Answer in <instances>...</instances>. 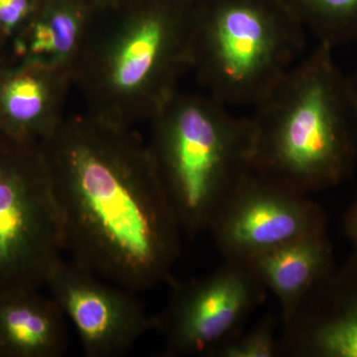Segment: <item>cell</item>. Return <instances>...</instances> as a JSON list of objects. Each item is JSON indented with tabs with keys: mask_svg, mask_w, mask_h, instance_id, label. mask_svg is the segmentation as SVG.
<instances>
[{
	"mask_svg": "<svg viewBox=\"0 0 357 357\" xmlns=\"http://www.w3.org/2000/svg\"><path fill=\"white\" fill-rule=\"evenodd\" d=\"M277 326V319L272 314H268L250 330L246 332L241 331L222 344L213 357L280 356Z\"/></svg>",
	"mask_w": 357,
	"mask_h": 357,
	"instance_id": "obj_16",
	"label": "cell"
},
{
	"mask_svg": "<svg viewBox=\"0 0 357 357\" xmlns=\"http://www.w3.org/2000/svg\"><path fill=\"white\" fill-rule=\"evenodd\" d=\"M333 51L319 43L248 117L252 170L307 196L342 184L357 164V98Z\"/></svg>",
	"mask_w": 357,
	"mask_h": 357,
	"instance_id": "obj_3",
	"label": "cell"
},
{
	"mask_svg": "<svg viewBox=\"0 0 357 357\" xmlns=\"http://www.w3.org/2000/svg\"><path fill=\"white\" fill-rule=\"evenodd\" d=\"M67 317L40 290L0 295V357H60L68 349Z\"/></svg>",
	"mask_w": 357,
	"mask_h": 357,
	"instance_id": "obj_13",
	"label": "cell"
},
{
	"mask_svg": "<svg viewBox=\"0 0 357 357\" xmlns=\"http://www.w3.org/2000/svg\"><path fill=\"white\" fill-rule=\"evenodd\" d=\"M245 262L278 300L281 321L337 266L328 230L291 241Z\"/></svg>",
	"mask_w": 357,
	"mask_h": 357,
	"instance_id": "obj_12",
	"label": "cell"
},
{
	"mask_svg": "<svg viewBox=\"0 0 357 357\" xmlns=\"http://www.w3.org/2000/svg\"><path fill=\"white\" fill-rule=\"evenodd\" d=\"M64 251L40 142L0 132V295L45 287Z\"/></svg>",
	"mask_w": 357,
	"mask_h": 357,
	"instance_id": "obj_6",
	"label": "cell"
},
{
	"mask_svg": "<svg viewBox=\"0 0 357 357\" xmlns=\"http://www.w3.org/2000/svg\"><path fill=\"white\" fill-rule=\"evenodd\" d=\"M349 79H351L352 89H354V93H356L357 98V68L354 70V74L349 75Z\"/></svg>",
	"mask_w": 357,
	"mask_h": 357,
	"instance_id": "obj_21",
	"label": "cell"
},
{
	"mask_svg": "<svg viewBox=\"0 0 357 357\" xmlns=\"http://www.w3.org/2000/svg\"><path fill=\"white\" fill-rule=\"evenodd\" d=\"M319 44L357 42V0H282Z\"/></svg>",
	"mask_w": 357,
	"mask_h": 357,
	"instance_id": "obj_15",
	"label": "cell"
},
{
	"mask_svg": "<svg viewBox=\"0 0 357 357\" xmlns=\"http://www.w3.org/2000/svg\"><path fill=\"white\" fill-rule=\"evenodd\" d=\"M189 1H191L192 3H194V2L199 1V0H189Z\"/></svg>",
	"mask_w": 357,
	"mask_h": 357,
	"instance_id": "obj_22",
	"label": "cell"
},
{
	"mask_svg": "<svg viewBox=\"0 0 357 357\" xmlns=\"http://www.w3.org/2000/svg\"><path fill=\"white\" fill-rule=\"evenodd\" d=\"M91 13L79 0H42L31 22L11 41V61L34 59L70 69Z\"/></svg>",
	"mask_w": 357,
	"mask_h": 357,
	"instance_id": "obj_14",
	"label": "cell"
},
{
	"mask_svg": "<svg viewBox=\"0 0 357 357\" xmlns=\"http://www.w3.org/2000/svg\"><path fill=\"white\" fill-rule=\"evenodd\" d=\"M281 323L280 356L357 357V250Z\"/></svg>",
	"mask_w": 357,
	"mask_h": 357,
	"instance_id": "obj_10",
	"label": "cell"
},
{
	"mask_svg": "<svg viewBox=\"0 0 357 357\" xmlns=\"http://www.w3.org/2000/svg\"><path fill=\"white\" fill-rule=\"evenodd\" d=\"M70 70L34 59L0 66V132L41 142L63 119Z\"/></svg>",
	"mask_w": 357,
	"mask_h": 357,
	"instance_id": "obj_11",
	"label": "cell"
},
{
	"mask_svg": "<svg viewBox=\"0 0 357 357\" xmlns=\"http://www.w3.org/2000/svg\"><path fill=\"white\" fill-rule=\"evenodd\" d=\"M305 31L282 0H199L191 70L218 102L255 107L304 57Z\"/></svg>",
	"mask_w": 357,
	"mask_h": 357,
	"instance_id": "obj_5",
	"label": "cell"
},
{
	"mask_svg": "<svg viewBox=\"0 0 357 357\" xmlns=\"http://www.w3.org/2000/svg\"><path fill=\"white\" fill-rule=\"evenodd\" d=\"M42 0H0V29L13 41L24 31L38 11Z\"/></svg>",
	"mask_w": 357,
	"mask_h": 357,
	"instance_id": "obj_17",
	"label": "cell"
},
{
	"mask_svg": "<svg viewBox=\"0 0 357 357\" xmlns=\"http://www.w3.org/2000/svg\"><path fill=\"white\" fill-rule=\"evenodd\" d=\"M148 149L182 231L196 236L251 170L248 117L178 89L149 119Z\"/></svg>",
	"mask_w": 357,
	"mask_h": 357,
	"instance_id": "obj_4",
	"label": "cell"
},
{
	"mask_svg": "<svg viewBox=\"0 0 357 357\" xmlns=\"http://www.w3.org/2000/svg\"><path fill=\"white\" fill-rule=\"evenodd\" d=\"M45 287L76 328L88 357H119L155 330L136 292L100 278L81 265L60 258Z\"/></svg>",
	"mask_w": 357,
	"mask_h": 357,
	"instance_id": "obj_9",
	"label": "cell"
},
{
	"mask_svg": "<svg viewBox=\"0 0 357 357\" xmlns=\"http://www.w3.org/2000/svg\"><path fill=\"white\" fill-rule=\"evenodd\" d=\"M326 230L325 211L310 196L251 170L213 218L208 231L223 259L246 261Z\"/></svg>",
	"mask_w": 357,
	"mask_h": 357,
	"instance_id": "obj_8",
	"label": "cell"
},
{
	"mask_svg": "<svg viewBox=\"0 0 357 357\" xmlns=\"http://www.w3.org/2000/svg\"><path fill=\"white\" fill-rule=\"evenodd\" d=\"M344 229L345 236L357 250V199L345 213Z\"/></svg>",
	"mask_w": 357,
	"mask_h": 357,
	"instance_id": "obj_18",
	"label": "cell"
},
{
	"mask_svg": "<svg viewBox=\"0 0 357 357\" xmlns=\"http://www.w3.org/2000/svg\"><path fill=\"white\" fill-rule=\"evenodd\" d=\"M11 63L10 41L0 29V66Z\"/></svg>",
	"mask_w": 357,
	"mask_h": 357,
	"instance_id": "obj_19",
	"label": "cell"
},
{
	"mask_svg": "<svg viewBox=\"0 0 357 357\" xmlns=\"http://www.w3.org/2000/svg\"><path fill=\"white\" fill-rule=\"evenodd\" d=\"M192 2L119 0L93 11L70 66L86 112L149 121L191 70Z\"/></svg>",
	"mask_w": 357,
	"mask_h": 357,
	"instance_id": "obj_2",
	"label": "cell"
},
{
	"mask_svg": "<svg viewBox=\"0 0 357 357\" xmlns=\"http://www.w3.org/2000/svg\"><path fill=\"white\" fill-rule=\"evenodd\" d=\"M84 6H88L91 10H102L115 6L119 0H79Z\"/></svg>",
	"mask_w": 357,
	"mask_h": 357,
	"instance_id": "obj_20",
	"label": "cell"
},
{
	"mask_svg": "<svg viewBox=\"0 0 357 357\" xmlns=\"http://www.w3.org/2000/svg\"><path fill=\"white\" fill-rule=\"evenodd\" d=\"M268 291L245 261L223 259L215 271L176 284L155 330L167 356L213 357L243 330Z\"/></svg>",
	"mask_w": 357,
	"mask_h": 357,
	"instance_id": "obj_7",
	"label": "cell"
},
{
	"mask_svg": "<svg viewBox=\"0 0 357 357\" xmlns=\"http://www.w3.org/2000/svg\"><path fill=\"white\" fill-rule=\"evenodd\" d=\"M40 147L70 259L136 293L170 280L183 231L133 126L66 115Z\"/></svg>",
	"mask_w": 357,
	"mask_h": 357,
	"instance_id": "obj_1",
	"label": "cell"
}]
</instances>
